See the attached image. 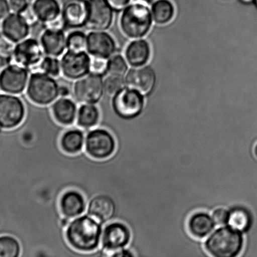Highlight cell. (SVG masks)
I'll return each mask as SVG.
<instances>
[{"instance_id": "cell-1", "label": "cell", "mask_w": 257, "mask_h": 257, "mask_svg": "<svg viewBox=\"0 0 257 257\" xmlns=\"http://www.w3.org/2000/svg\"><path fill=\"white\" fill-rule=\"evenodd\" d=\"M103 225L88 214L70 220L65 229L67 243L75 250L91 256H107L101 249Z\"/></svg>"}, {"instance_id": "cell-2", "label": "cell", "mask_w": 257, "mask_h": 257, "mask_svg": "<svg viewBox=\"0 0 257 257\" xmlns=\"http://www.w3.org/2000/svg\"><path fill=\"white\" fill-rule=\"evenodd\" d=\"M242 234L230 226L219 228L206 240L205 247L207 252L215 257H235L243 250Z\"/></svg>"}, {"instance_id": "cell-3", "label": "cell", "mask_w": 257, "mask_h": 257, "mask_svg": "<svg viewBox=\"0 0 257 257\" xmlns=\"http://www.w3.org/2000/svg\"><path fill=\"white\" fill-rule=\"evenodd\" d=\"M152 15L147 5L142 3H133L125 8L121 15L120 29L130 39L144 37L151 28Z\"/></svg>"}, {"instance_id": "cell-4", "label": "cell", "mask_w": 257, "mask_h": 257, "mask_svg": "<svg viewBox=\"0 0 257 257\" xmlns=\"http://www.w3.org/2000/svg\"><path fill=\"white\" fill-rule=\"evenodd\" d=\"M59 86L54 77L44 72H35L30 76L27 88V94L34 104L47 106L57 99Z\"/></svg>"}, {"instance_id": "cell-5", "label": "cell", "mask_w": 257, "mask_h": 257, "mask_svg": "<svg viewBox=\"0 0 257 257\" xmlns=\"http://www.w3.org/2000/svg\"><path fill=\"white\" fill-rule=\"evenodd\" d=\"M117 141L110 131L103 127H95L85 134L84 151L97 160H103L114 155Z\"/></svg>"}, {"instance_id": "cell-6", "label": "cell", "mask_w": 257, "mask_h": 257, "mask_svg": "<svg viewBox=\"0 0 257 257\" xmlns=\"http://www.w3.org/2000/svg\"><path fill=\"white\" fill-rule=\"evenodd\" d=\"M112 104L115 115L120 119L130 120L141 114L144 100L140 92L124 87L113 97Z\"/></svg>"}, {"instance_id": "cell-7", "label": "cell", "mask_w": 257, "mask_h": 257, "mask_svg": "<svg viewBox=\"0 0 257 257\" xmlns=\"http://www.w3.org/2000/svg\"><path fill=\"white\" fill-rule=\"evenodd\" d=\"M129 226L120 221H112L103 227L101 249L110 256L115 251L127 248L132 241Z\"/></svg>"}, {"instance_id": "cell-8", "label": "cell", "mask_w": 257, "mask_h": 257, "mask_svg": "<svg viewBox=\"0 0 257 257\" xmlns=\"http://www.w3.org/2000/svg\"><path fill=\"white\" fill-rule=\"evenodd\" d=\"M26 115L25 105L19 97L0 93V128L14 130L24 121Z\"/></svg>"}, {"instance_id": "cell-9", "label": "cell", "mask_w": 257, "mask_h": 257, "mask_svg": "<svg viewBox=\"0 0 257 257\" xmlns=\"http://www.w3.org/2000/svg\"><path fill=\"white\" fill-rule=\"evenodd\" d=\"M104 93V82L102 75L95 73L90 72L77 80L74 85V97L82 104H97Z\"/></svg>"}, {"instance_id": "cell-10", "label": "cell", "mask_w": 257, "mask_h": 257, "mask_svg": "<svg viewBox=\"0 0 257 257\" xmlns=\"http://www.w3.org/2000/svg\"><path fill=\"white\" fill-rule=\"evenodd\" d=\"M44 53L41 44L36 40L25 39L16 45L13 61L27 70L40 69Z\"/></svg>"}, {"instance_id": "cell-11", "label": "cell", "mask_w": 257, "mask_h": 257, "mask_svg": "<svg viewBox=\"0 0 257 257\" xmlns=\"http://www.w3.org/2000/svg\"><path fill=\"white\" fill-rule=\"evenodd\" d=\"M29 81V72L24 67L10 64L0 70V92L6 94H22Z\"/></svg>"}, {"instance_id": "cell-12", "label": "cell", "mask_w": 257, "mask_h": 257, "mask_svg": "<svg viewBox=\"0 0 257 257\" xmlns=\"http://www.w3.org/2000/svg\"><path fill=\"white\" fill-rule=\"evenodd\" d=\"M88 17L85 27L93 31H105L112 26L113 9L107 0H87Z\"/></svg>"}, {"instance_id": "cell-13", "label": "cell", "mask_w": 257, "mask_h": 257, "mask_svg": "<svg viewBox=\"0 0 257 257\" xmlns=\"http://www.w3.org/2000/svg\"><path fill=\"white\" fill-rule=\"evenodd\" d=\"M91 58L85 52L68 51L63 55L60 65L61 72L69 80H78L89 74Z\"/></svg>"}, {"instance_id": "cell-14", "label": "cell", "mask_w": 257, "mask_h": 257, "mask_svg": "<svg viewBox=\"0 0 257 257\" xmlns=\"http://www.w3.org/2000/svg\"><path fill=\"white\" fill-rule=\"evenodd\" d=\"M88 17L87 0H67L63 5L61 18L65 29H78L85 27Z\"/></svg>"}, {"instance_id": "cell-15", "label": "cell", "mask_w": 257, "mask_h": 257, "mask_svg": "<svg viewBox=\"0 0 257 257\" xmlns=\"http://www.w3.org/2000/svg\"><path fill=\"white\" fill-rule=\"evenodd\" d=\"M117 205L112 197L104 194L96 195L88 203L87 213L103 225L114 220Z\"/></svg>"}, {"instance_id": "cell-16", "label": "cell", "mask_w": 257, "mask_h": 257, "mask_svg": "<svg viewBox=\"0 0 257 257\" xmlns=\"http://www.w3.org/2000/svg\"><path fill=\"white\" fill-rule=\"evenodd\" d=\"M117 50L112 35L104 31H93L87 36V51L92 57L110 59Z\"/></svg>"}, {"instance_id": "cell-17", "label": "cell", "mask_w": 257, "mask_h": 257, "mask_svg": "<svg viewBox=\"0 0 257 257\" xmlns=\"http://www.w3.org/2000/svg\"><path fill=\"white\" fill-rule=\"evenodd\" d=\"M59 206L62 216L72 220L87 212L88 202L82 193L72 189L62 193Z\"/></svg>"}, {"instance_id": "cell-18", "label": "cell", "mask_w": 257, "mask_h": 257, "mask_svg": "<svg viewBox=\"0 0 257 257\" xmlns=\"http://www.w3.org/2000/svg\"><path fill=\"white\" fill-rule=\"evenodd\" d=\"M125 80L127 87L145 95L150 92L154 87L155 75L152 68L143 65L131 69Z\"/></svg>"}, {"instance_id": "cell-19", "label": "cell", "mask_w": 257, "mask_h": 257, "mask_svg": "<svg viewBox=\"0 0 257 257\" xmlns=\"http://www.w3.org/2000/svg\"><path fill=\"white\" fill-rule=\"evenodd\" d=\"M1 31L15 43L26 39L30 32V24L22 14L12 13L1 22Z\"/></svg>"}, {"instance_id": "cell-20", "label": "cell", "mask_w": 257, "mask_h": 257, "mask_svg": "<svg viewBox=\"0 0 257 257\" xmlns=\"http://www.w3.org/2000/svg\"><path fill=\"white\" fill-rule=\"evenodd\" d=\"M44 51L47 56L58 57L67 47V38L62 29L48 27L40 38Z\"/></svg>"}, {"instance_id": "cell-21", "label": "cell", "mask_w": 257, "mask_h": 257, "mask_svg": "<svg viewBox=\"0 0 257 257\" xmlns=\"http://www.w3.org/2000/svg\"><path fill=\"white\" fill-rule=\"evenodd\" d=\"M77 110L72 100L61 97L53 104L52 115L58 124L69 127L76 121Z\"/></svg>"}, {"instance_id": "cell-22", "label": "cell", "mask_w": 257, "mask_h": 257, "mask_svg": "<svg viewBox=\"0 0 257 257\" xmlns=\"http://www.w3.org/2000/svg\"><path fill=\"white\" fill-rule=\"evenodd\" d=\"M87 131L79 127H68L60 138L61 150L69 155H77L84 151Z\"/></svg>"}, {"instance_id": "cell-23", "label": "cell", "mask_w": 257, "mask_h": 257, "mask_svg": "<svg viewBox=\"0 0 257 257\" xmlns=\"http://www.w3.org/2000/svg\"><path fill=\"white\" fill-rule=\"evenodd\" d=\"M215 223L212 216L204 211L193 213L189 218L188 229L191 235L196 238L206 237L215 228Z\"/></svg>"}, {"instance_id": "cell-24", "label": "cell", "mask_w": 257, "mask_h": 257, "mask_svg": "<svg viewBox=\"0 0 257 257\" xmlns=\"http://www.w3.org/2000/svg\"><path fill=\"white\" fill-rule=\"evenodd\" d=\"M32 7L37 19L46 25L61 17L62 8L57 0H34Z\"/></svg>"}, {"instance_id": "cell-25", "label": "cell", "mask_w": 257, "mask_h": 257, "mask_svg": "<svg viewBox=\"0 0 257 257\" xmlns=\"http://www.w3.org/2000/svg\"><path fill=\"white\" fill-rule=\"evenodd\" d=\"M150 53L148 43L144 40H137L128 45L125 58L128 64L133 67L143 66L150 59Z\"/></svg>"}, {"instance_id": "cell-26", "label": "cell", "mask_w": 257, "mask_h": 257, "mask_svg": "<svg viewBox=\"0 0 257 257\" xmlns=\"http://www.w3.org/2000/svg\"><path fill=\"white\" fill-rule=\"evenodd\" d=\"M101 113L95 104H83L77 110V126L88 131L98 126Z\"/></svg>"}, {"instance_id": "cell-27", "label": "cell", "mask_w": 257, "mask_h": 257, "mask_svg": "<svg viewBox=\"0 0 257 257\" xmlns=\"http://www.w3.org/2000/svg\"><path fill=\"white\" fill-rule=\"evenodd\" d=\"M228 223L241 233L248 232L252 225V216L246 208L236 206L229 211Z\"/></svg>"}, {"instance_id": "cell-28", "label": "cell", "mask_w": 257, "mask_h": 257, "mask_svg": "<svg viewBox=\"0 0 257 257\" xmlns=\"http://www.w3.org/2000/svg\"><path fill=\"white\" fill-rule=\"evenodd\" d=\"M152 13L153 19L157 24H167L175 16V7L169 0H157L153 5Z\"/></svg>"}, {"instance_id": "cell-29", "label": "cell", "mask_w": 257, "mask_h": 257, "mask_svg": "<svg viewBox=\"0 0 257 257\" xmlns=\"http://www.w3.org/2000/svg\"><path fill=\"white\" fill-rule=\"evenodd\" d=\"M21 243L16 237L10 235H0V257H20Z\"/></svg>"}, {"instance_id": "cell-30", "label": "cell", "mask_w": 257, "mask_h": 257, "mask_svg": "<svg viewBox=\"0 0 257 257\" xmlns=\"http://www.w3.org/2000/svg\"><path fill=\"white\" fill-rule=\"evenodd\" d=\"M15 44L0 30V65L2 68L12 64L16 47Z\"/></svg>"}, {"instance_id": "cell-31", "label": "cell", "mask_w": 257, "mask_h": 257, "mask_svg": "<svg viewBox=\"0 0 257 257\" xmlns=\"http://www.w3.org/2000/svg\"><path fill=\"white\" fill-rule=\"evenodd\" d=\"M67 48L69 51L82 52L87 50V36L84 32L74 31L67 38Z\"/></svg>"}, {"instance_id": "cell-32", "label": "cell", "mask_w": 257, "mask_h": 257, "mask_svg": "<svg viewBox=\"0 0 257 257\" xmlns=\"http://www.w3.org/2000/svg\"><path fill=\"white\" fill-rule=\"evenodd\" d=\"M104 82V90L108 96H114L117 93L125 87V80L123 77L118 75L108 74L103 80Z\"/></svg>"}, {"instance_id": "cell-33", "label": "cell", "mask_w": 257, "mask_h": 257, "mask_svg": "<svg viewBox=\"0 0 257 257\" xmlns=\"http://www.w3.org/2000/svg\"><path fill=\"white\" fill-rule=\"evenodd\" d=\"M127 60L119 54L113 55L108 60V74L123 77L127 72L128 65Z\"/></svg>"}, {"instance_id": "cell-34", "label": "cell", "mask_w": 257, "mask_h": 257, "mask_svg": "<svg viewBox=\"0 0 257 257\" xmlns=\"http://www.w3.org/2000/svg\"><path fill=\"white\" fill-rule=\"evenodd\" d=\"M40 69L45 74L52 77L59 76L61 73V65L57 57L48 56L45 57L40 65Z\"/></svg>"}, {"instance_id": "cell-35", "label": "cell", "mask_w": 257, "mask_h": 257, "mask_svg": "<svg viewBox=\"0 0 257 257\" xmlns=\"http://www.w3.org/2000/svg\"><path fill=\"white\" fill-rule=\"evenodd\" d=\"M108 60L104 58L92 57L90 72L102 75L108 72Z\"/></svg>"}, {"instance_id": "cell-36", "label": "cell", "mask_w": 257, "mask_h": 257, "mask_svg": "<svg viewBox=\"0 0 257 257\" xmlns=\"http://www.w3.org/2000/svg\"><path fill=\"white\" fill-rule=\"evenodd\" d=\"M212 218L216 225H225L228 223L229 211L224 208H218L213 211Z\"/></svg>"}, {"instance_id": "cell-37", "label": "cell", "mask_w": 257, "mask_h": 257, "mask_svg": "<svg viewBox=\"0 0 257 257\" xmlns=\"http://www.w3.org/2000/svg\"><path fill=\"white\" fill-rule=\"evenodd\" d=\"M10 9L14 13L22 14L29 7L27 0H9Z\"/></svg>"}, {"instance_id": "cell-38", "label": "cell", "mask_w": 257, "mask_h": 257, "mask_svg": "<svg viewBox=\"0 0 257 257\" xmlns=\"http://www.w3.org/2000/svg\"><path fill=\"white\" fill-rule=\"evenodd\" d=\"M114 10H122L130 4L132 0H107Z\"/></svg>"}, {"instance_id": "cell-39", "label": "cell", "mask_w": 257, "mask_h": 257, "mask_svg": "<svg viewBox=\"0 0 257 257\" xmlns=\"http://www.w3.org/2000/svg\"><path fill=\"white\" fill-rule=\"evenodd\" d=\"M9 2L8 0H0V21L10 14Z\"/></svg>"}, {"instance_id": "cell-40", "label": "cell", "mask_w": 257, "mask_h": 257, "mask_svg": "<svg viewBox=\"0 0 257 257\" xmlns=\"http://www.w3.org/2000/svg\"><path fill=\"white\" fill-rule=\"evenodd\" d=\"M22 16L25 18V19L27 20V22L29 23V24H34L35 22L37 21V18L36 15H35V13L34 12V10H33L32 6L27 8L26 10H25L24 12L22 14Z\"/></svg>"}, {"instance_id": "cell-41", "label": "cell", "mask_w": 257, "mask_h": 257, "mask_svg": "<svg viewBox=\"0 0 257 257\" xmlns=\"http://www.w3.org/2000/svg\"><path fill=\"white\" fill-rule=\"evenodd\" d=\"M110 256L112 257H133L135 256V254L130 248H123L120 250L115 251Z\"/></svg>"}, {"instance_id": "cell-42", "label": "cell", "mask_w": 257, "mask_h": 257, "mask_svg": "<svg viewBox=\"0 0 257 257\" xmlns=\"http://www.w3.org/2000/svg\"><path fill=\"white\" fill-rule=\"evenodd\" d=\"M70 94L69 88L65 85H60L59 89V96L61 97H66Z\"/></svg>"}, {"instance_id": "cell-43", "label": "cell", "mask_w": 257, "mask_h": 257, "mask_svg": "<svg viewBox=\"0 0 257 257\" xmlns=\"http://www.w3.org/2000/svg\"><path fill=\"white\" fill-rule=\"evenodd\" d=\"M240 1L243 3V4H250V3L255 1V0H240Z\"/></svg>"}, {"instance_id": "cell-44", "label": "cell", "mask_w": 257, "mask_h": 257, "mask_svg": "<svg viewBox=\"0 0 257 257\" xmlns=\"http://www.w3.org/2000/svg\"><path fill=\"white\" fill-rule=\"evenodd\" d=\"M253 153H254V155H255V158H256V160H257V143L256 144V145L255 146V148H254Z\"/></svg>"}, {"instance_id": "cell-45", "label": "cell", "mask_w": 257, "mask_h": 257, "mask_svg": "<svg viewBox=\"0 0 257 257\" xmlns=\"http://www.w3.org/2000/svg\"><path fill=\"white\" fill-rule=\"evenodd\" d=\"M255 4H256V7H257V0H255Z\"/></svg>"}]
</instances>
